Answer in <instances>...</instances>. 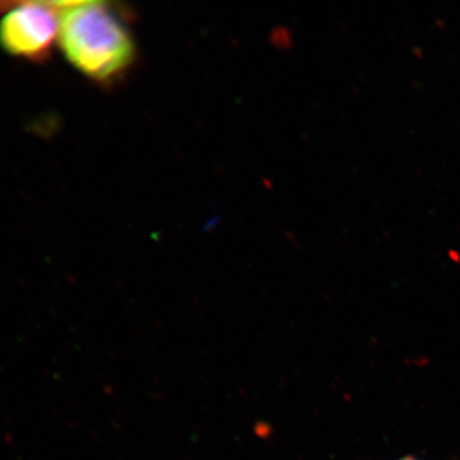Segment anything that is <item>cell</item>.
<instances>
[{"instance_id": "2", "label": "cell", "mask_w": 460, "mask_h": 460, "mask_svg": "<svg viewBox=\"0 0 460 460\" xmlns=\"http://www.w3.org/2000/svg\"><path fill=\"white\" fill-rule=\"evenodd\" d=\"M59 35V3H18L0 20V47L11 56L42 62Z\"/></svg>"}, {"instance_id": "1", "label": "cell", "mask_w": 460, "mask_h": 460, "mask_svg": "<svg viewBox=\"0 0 460 460\" xmlns=\"http://www.w3.org/2000/svg\"><path fill=\"white\" fill-rule=\"evenodd\" d=\"M58 40L75 68L98 83L115 80L135 58L131 33L104 3H59Z\"/></svg>"}, {"instance_id": "3", "label": "cell", "mask_w": 460, "mask_h": 460, "mask_svg": "<svg viewBox=\"0 0 460 460\" xmlns=\"http://www.w3.org/2000/svg\"><path fill=\"white\" fill-rule=\"evenodd\" d=\"M401 460H416V459H413V458H404V459H401Z\"/></svg>"}]
</instances>
